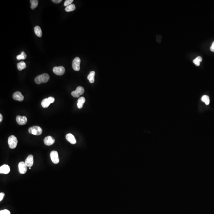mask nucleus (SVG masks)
I'll list each match as a JSON object with an SVG mask.
<instances>
[{"label":"nucleus","instance_id":"obj_15","mask_svg":"<svg viewBox=\"0 0 214 214\" xmlns=\"http://www.w3.org/2000/svg\"><path fill=\"white\" fill-rule=\"evenodd\" d=\"M66 138L68 141L72 144H75L76 143V140L74 136L71 133L67 134L66 135Z\"/></svg>","mask_w":214,"mask_h":214},{"label":"nucleus","instance_id":"obj_13","mask_svg":"<svg viewBox=\"0 0 214 214\" xmlns=\"http://www.w3.org/2000/svg\"><path fill=\"white\" fill-rule=\"evenodd\" d=\"M13 99L14 100L22 101L24 98V97L22 95L21 92L19 91L16 92L13 95Z\"/></svg>","mask_w":214,"mask_h":214},{"label":"nucleus","instance_id":"obj_6","mask_svg":"<svg viewBox=\"0 0 214 214\" xmlns=\"http://www.w3.org/2000/svg\"><path fill=\"white\" fill-rule=\"evenodd\" d=\"M50 158L52 162L54 164H58L60 161L58 154L57 151H52L50 153Z\"/></svg>","mask_w":214,"mask_h":214},{"label":"nucleus","instance_id":"obj_31","mask_svg":"<svg viewBox=\"0 0 214 214\" xmlns=\"http://www.w3.org/2000/svg\"><path fill=\"white\" fill-rule=\"evenodd\" d=\"M29 169H31V167L29 168Z\"/></svg>","mask_w":214,"mask_h":214},{"label":"nucleus","instance_id":"obj_2","mask_svg":"<svg viewBox=\"0 0 214 214\" xmlns=\"http://www.w3.org/2000/svg\"><path fill=\"white\" fill-rule=\"evenodd\" d=\"M8 143L9 146L11 149H14L17 146L18 140L16 137L14 135H12L9 137Z\"/></svg>","mask_w":214,"mask_h":214},{"label":"nucleus","instance_id":"obj_5","mask_svg":"<svg viewBox=\"0 0 214 214\" xmlns=\"http://www.w3.org/2000/svg\"><path fill=\"white\" fill-rule=\"evenodd\" d=\"M55 99L52 97H50L43 100L41 102V105L44 108H48L51 103L55 102Z\"/></svg>","mask_w":214,"mask_h":214},{"label":"nucleus","instance_id":"obj_24","mask_svg":"<svg viewBox=\"0 0 214 214\" xmlns=\"http://www.w3.org/2000/svg\"><path fill=\"white\" fill-rule=\"evenodd\" d=\"M27 58V55L24 52H22L21 54L17 56V60H25Z\"/></svg>","mask_w":214,"mask_h":214},{"label":"nucleus","instance_id":"obj_16","mask_svg":"<svg viewBox=\"0 0 214 214\" xmlns=\"http://www.w3.org/2000/svg\"><path fill=\"white\" fill-rule=\"evenodd\" d=\"M85 102V99L83 97H81L79 98L77 101V107L79 109H81L83 108V105Z\"/></svg>","mask_w":214,"mask_h":214},{"label":"nucleus","instance_id":"obj_7","mask_svg":"<svg viewBox=\"0 0 214 214\" xmlns=\"http://www.w3.org/2000/svg\"><path fill=\"white\" fill-rule=\"evenodd\" d=\"M80 59L78 57L75 58L73 60L72 67L75 71H79L80 70Z\"/></svg>","mask_w":214,"mask_h":214},{"label":"nucleus","instance_id":"obj_20","mask_svg":"<svg viewBox=\"0 0 214 214\" xmlns=\"http://www.w3.org/2000/svg\"><path fill=\"white\" fill-rule=\"evenodd\" d=\"M31 8L32 10H34L37 7L38 4V0H31Z\"/></svg>","mask_w":214,"mask_h":214},{"label":"nucleus","instance_id":"obj_18","mask_svg":"<svg viewBox=\"0 0 214 214\" xmlns=\"http://www.w3.org/2000/svg\"><path fill=\"white\" fill-rule=\"evenodd\" d=\"M95 72L94 71H91L87 77V78L89 80L90 83H94V81H95L94 77H95Z\"/></svg>","mask_w":214,"mask_h":214},{"label":"nucleus","instance_id":"obj_23","mask_svg":"<svg viewBox=\"0 0 214 214\" xmlns=\"http://www.w3.org/2000/svg\"><path fill=\"white\" fill-rule=\"evenodd\" d=\"M75 9V6L74 4H71L67 6L65 9V11L67 12L73 11Z\"/></svg>","mask_w":214,"mask_h":214},{"label":"nucleus","instance_id":"obj_1","mask_svg":"<svg viewBox=\"0 0 214 214\" xmlns=\"http://www.w3.org/2000/svg\"><path fill=\"white\" fill-rule=\"evenodd\" d=\"M50 79L49 75L47 73H44L40 75H38L35 78V82L37 84H40L42 83H46Z\"/></svg>","mask_w":214,"mask_h":214},{"label":"nucleus","instance_id":"obj_9","mask_svg":"<svg viewBox=\"0 0 214 214\" xmlns=\"http://www.w3.org/2000/svg\"><path fill=\"white\" fill-rule=\"evenodd\" d=\"M19 170L22 174H25L27 171V166L24 162H20L18 165Z\"/></svg>","mask_w":214,"mask_h":214},{"label":"nucleus","instance_id":"obj_22","mask_svg":"<svg viewBox=\"0 0 214 214\" xmlns=\"http://www.w3.org/2000/svg\"><path fill=\"white\" fill-rule=\"evenodd\" d=\"M202 61V58L201 57L198 56L193 60V62L196 65L199 66L200 65V62Z\"/></svg>","mask_w":214,"mask_h":214},{"label":"nucleus","instance_id":"obj_3","mask_svg":"<svg viewBox=\"0 0 214 214\" xmlns=\"http://www.w3.org/2000/svg\"><path fill=\"white\" fill-rule=\"evenodd\" d=\"M29 132L32 135L39 136L42 133V130L39 126H34L29 129Z\"/></svg>","mask_w":214,"mask_h":214},{"label":"nucleus","instance_id":"obj_4","mask_svg":"<svg viewBox=\"0 0 214 214\" xmlns=\"http://www.w3.org/2000/svg\"><path fill=\"white\" fill-rule=\"evenodd\" d=\"M85 90L82 87L79 86L76 90L71 92V95L74 98H78L84 93Z\"/></svg>","mask_w":214,"mask_h":214},{"label":"nucleus","instance_id":"obj_26","mask_svg":"<svg viewBox=\"0 0 214 214\" xmlns=\"http://www.w3.org/2000/svg\"><path fill=\"white\" fill-rule=\"evenodd\" d=\"M0 214H10V212L9 210L4 209L0 211Z\"/></svg>","mask_w":214,"mask_h":214},{"label":"nucleus","instance_id":"obj_10","mask_svg":"<svg viewBox=\"0 0 214 214\" xmlns=\"http://www.w3.org/2000/svg\"><path fill=\"white\" fill-rule=\"evenodd\" d=\"M16 120L19 125H25L26 124V123H27V118L24 116H21L20 115L17 116L16 118Z\"/></svg>","mask_w":214,"mask_h":214},{"label":"nucleus","instance_id":"obj_19","mask_svg":"<svg viewBox=\"0 0 214 214\" xmlns=\"http://www.w3.org/2000/svg\"><path fill=\"white\" fill-rule=\"evenodd\" d=\"M17 67L18 70L20 71H22L23 69H25L26 67V65L25 62H19L17 64Z\"/></svg>","mask_w":214,"mask_h":214},{"label":"nucleus","instance_id":"obj_29","mask_svg":"<svg viewBox=\"0 0 214 214\" xmlns=\"http://www.w3.org/2000/svg\"><path fill=\"white\" fill-rule=\"evenodd\" d=\"M52 1L55 3L58 4L61 2L62 0H52Z\"/></svg>","mask_w":214,"mask_h":214},{"label":"nucleus","instance_id":"obj_8","mask_svg":"<svg viewBox=\"0 0 214 214\" xmlns=\"http://www.w3.org/2000/svg\"><path fill=\"white\" fill-rule=\"evenodd\" d=\"M65 68L63 66L55 67L53 69V71L58 75H62L65 72Z\"/></svg>","mask_w":214,"mask_h":214},{"label":"nucleus","instance_id":"obj_11","mask_svg":"<svg viewBox=\"0 0 214 214\" xmlns=\"http://www.w3.org/2000/svg\"><path fill=\"white\" fill-rule=\"evenodd\" d=\"M25 163L27 167H29V168L31 167L33 165V156L32 155H29L26 158Z\"/></svg>","mask_w":214,"mask_h":214},{"label":"nucleus","instance_id":"obj_28","mask_svg":"<svg viewBox=\"0 0 214 214\" xmlns=\"http://www.w3.org/2000/svg\"><path fill=\"white\" fill-rule=\"evenodd\" d=\"M210 50L213 52H214V41L212 43V45L210 48Z\"/></svg>","mask_w":214,"mask_h":214},{"label":"nucleus","instance_id":"obj_17","mask_svg":"<svg viewBox=\"0 0 214 214\" xmlns=\"http://www.w3.org/2000/svg\"><path fill=\"white\" fill-rule=\"evenodd\" d=\"M35 33L38 37H41L42 36V32L40 27L39 26H37L34 28Z\"/></svg>","mask_w":214,"mask_h":214},{"label":"nucleus","instance_id":"obj_30","mask_svg":"<svg viewBox=\"0 0 214 214\" xmlns=\"http://www.w3.org/2000/svg\"><path fill=\"white\" fill-rule=\"evenodd\" d=\"M2 119H3V117H2V114H0V122H2Z\"/></svg>","mask_w":214,"mask_h":214},{"label":"nucleus","instance_id":"obj_27","mask_svg":"<svg viewBox=\"0 0 214 214\" xmlns=\"http://www.w3.org/2000/svg\"><path fill=\"white\" fill-rule=\"evenodd\" d=\"M4 196H5V194L4 193H0V201H2Z\"/></svg>","mask_w":214,"mask_h":214},{"label":"nucleus","instance_id":"obj_21","mask_svg":"<svg viewBox=\"0 0 214 214\" xmlns=\"http://www.w3.org/2000/svg\"><path fill=\"white\" fill-rule=\"evenodd\" d=\"M201 101L204 102L206 105H208L210 103V99L209 97L206 95H204L201 98Z\"/></svg>","mask_w":214,"mask_h":214},{"label":"nucleus","instance_id":"obj_25","mask_svg":"<svg viewBox=\"0 0 214 214\" xmlns=\"http://www.w3.org/2000/svg\"><path fill=\"white\" fill-rule=\"evenodd\" d=\"M73 2V0H66L64 2V5L65 7H67L68 6L72 4V3Z\"/></svg>","mask_w":214,"mask_h":214},{"label":"nucleus","instance_id":"obj_12","mask_svg":"<svg viewBox=\"0 0 214 214\" xmlns=\"http://www.w3.org/2000/svg\"><path fill=\"white\" fill-rule=\"evenodd\" d=\"M44 142L45 144L47 146H51L55 143V140L51 136H48L45 138L44 140Z\"/></svg>","mask_w":214,"mask_h":214},{"label":"nucleus","instance_id":"obj_14","mask_svg":"<svg viewBox=\"0 0 214 214\" xmlns=\"http://www.w3.org/2000/svg\"><path fill=\"white\" fill-rule=\"evenodd\" d=\"M10 166L7 165H3L0 167V173L2 174H8L10 172Z\"/></svg>","mask_w":214,"mask_h":214}]
</instances>
